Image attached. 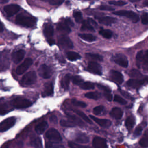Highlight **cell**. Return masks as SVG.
Here are the masks:
<instances>
[{"label":"cell","mask_w":148,"mask_h":148,"mask_svg":"<svg viewBox=\"0 0 148 148\" xmlns=\"http://www.w3.org/2000/svg\"><path fill=\"white\" fill-rule=\"evenodd\" d=\"M136 63L139 68H142L145 72H148V50H140L137 53Z\"/></svg>","instance_id":"1"},{"label":"cell","mask_w":148,"mask_h":148,"mask_svg":"<svg viewBox=\"0 0 148 148\" xmlns=\"http://www.w3.org/2000/svg\"><path fill=\"white\" fill-rule=\"evenodd\" d=\"M16 23L24 27H32L36 24V19L24 14H18L16 17Z\"/></svg>","instance_id":"2"},{"label":"cell","mask_w":148,"mask_h":148,"mask_svg":"<svg viewBox=\"0 0 148 148\" xmlns=\"http://www.w3.org/2000/svg\"><path fill=\"white\" fill-rule=\"evenodd\" d=\"M11 103L13 107L17 109H23L29 107L32 105V102L23 97H18L14 98L12 101Z\"/></svg>","instance_id":"3"},{"label":"cell","mask_w":148,"mask_h":148,"mask_svg":"<svg viewBox=\"0 0 148 148\" xmlns=\"http://www.w3.org/2000/svg\"><path fill=\"white\" fill-rule=\"evenodd\" d=\"M113 14L120 16L126 17L130 19L133 23H136L139 21V16L138 15L134 12L133 11L131 10H119L113 12Z\"/></svg>","instance_id":"4"},{"label":"cell","mask_w":148,"mask_h":148,"mask_svg":"<svg viewBox=\"0 0 148 148\" xmlns=\"http://www.w3.org/2000/svg\"><path fill=\"white\" fill-rule=\"evenodd\" d=\"M36 75L35 72L30 71L26 74H25L21 80V83L24 86H29L31 85L36 82Z\"/></svg>","instance_id":"5"},{"label":"cell","mask_w":148,"mask_h":148,"mask_svg":"<svg viewBox=\"0 0 148 148\" xmlns=\"http://www.w3.org/2000/svg\"><path fill=\"white\" fill-rule=\"evenodd\" d=\"M148 83V76L145 77L143 79H132L127 81V84L132 88H138L145 83Z\"/></svg>","instance_id":"6"},{"label":"cell","mask_w":148,"mask_h":148,"mask_svg":"<svg viewBox=\"0 0 148 148\" xmlns=\"http://www.w3.org/2000/svg\"><path fill=\"white\" fill-rule=\"evenodd\" d=\"M46 137L49 140L54 142H58L62 140L60 134L54 128L49 129L46 133Z\"/></svg>","instance_id":"7"},{"label":"cell","mask_w":148,"mask_h":148,"mask_svg":"<svg viewBox=\"0 0 148 148\" xmlns=\"http://www.w3.org/2000/svg\"><path fill=\"white\" fill-rule=\"evenodd\" d=\"M16 123V118L14 117H8L3 120L0 124V131L5 132L12 127Z\"/></svg>","instance_id":"8"},{"label":"cell","mask_w":148,"mask_h":148,"mask_svg":"<svg viewBox=\"0 0 148 148\" xmlns=\"http://www.w3.org/2000/svg\"><path fill=\"white\" fill-rule=\"evenodd\" d=\"M112 60L124 68H127L128 65V61L125 56L123 54H117L114 55L112 57Z\"/></svg>","instance_id":"9"},{"label":"cell","mask_w":148,"mask_h":148,"mask_svg":"<svg viewBox=\"0 0 148 148\" xmlns=\"http://www.w3.org/2000/svg\"><path fill=\"white\" fill-rule=\"evenodd\" d=\"M38 73L40 77L44 79H48L53 74V70L49 66L43 64L39 68Z\"/></svg>","instance_id":"10"},{"label":"cell","mask_w":148,"mask_h":148,"mask_svg":"<svg viewBox=\"0 0 148 148\" xmlns=\"http://www.w3.org/2000/svg\"><path fill=\"white\" fill-rule=\"evenodd\" d=\"M58 44L64 48L72 49L73 48V43L69 37L65 35H61L58 38Z\"/></svg>","instance_id":"11"},{"label":"cell","mask_w":148,"mask_h":148,"mask_svg":"<svg viewBox=\"0 0 148 148\" xmlns=\"http://www.w3.org/2000/svg\"><path fill=\"white\" fill-rule=\"evenodd\" d=\"M32 60L31 58H27L25 59L24 62L21 64L16 69V73L18 75H21L24 73L32 65Z\"/></svg>","instance_id":"12"},{"label":"cell","mask_w":148,"mask_h":148,"mask_svg":"<svg viewBox=\"0 0 148 148\" xmlns=\"http://www.w3.org/2000/svg\"><path fill=\"white\" fill-rule=\"evenodd\" d=\"M87 70L94 74L101 75L102 74V67L97 62L90 61L88 64Z\"/></svg>","instance_id":"13"},{"label":"cell","mask_w":148,"mask_h":148,"mask_svg":"<svg viewBox=\"0 0 148 148\" xmlns=\"http://www.w3.org/2000/svg\"><path fill=\"white\" fill-rule=\"evenodd\" d=\"M20 6L17 4L8 5L3 8V10L8 17H11L17 13L20 10Z\"/></svg>","instance_id":"14"},{"label":"cell","mask_w":148,"mask_h":148,"mask_svg":"<svg viewBox=\"0 0 148 148\" xmlns=\"http://www.w3.org/2000/svg\"><path fill=\"white\" fill-rule=\"evenodd\" d=\"M110 78L113 82L119 84H121L124 80L123 75L120 72L114 70H112L110 72Z\"/></svg>","instance_id":"15"},{"label":"cell","mask_w":148,"mask_h":148,"mask_svg":"<svg viewBox=\"0 0 148 148\" xmlns=\"http://www.w3.org/2000/svg\"><path fill=\"white\" fill-rule=\"evenodd\" d=\"M90 117L92 119V120H94L96 123H97L99 125H100L102 127L108 128L110 127L112 124V122L110 120L97 118L92 115H90Z\"/></svg>","instance_id":"16"},{"label":"cell","mask_w":148,"mask_h":148,"mask_svg":"<svg viewBox=\"0 0 148 148\" xmlns=\"http://www.w3.org/2000/svg\"><path fill=\"white\" fill-rule=\"evenodd\" d=\"M94 148H106V141L104 138L96 136L92 140Z\"/></svg>","instance_id":"17"},{"label":"cell","mask_w":148,"mask_h":148,"mask_svg":"<svg viewBox=\"0 0 148 148\" xmlns=\"http://www.w3.org/2000/svg\"><path fill=\"white\" fill-rule=\"evenodd\" d=\"M25 55V51L23 50H18L13 52L12 54V58L13 61L16 63L18 64L24 58Z\"/></svg>","instance_id":"18"},{"label":"cell","mask_w":148,"mask_h":148,"mask_svg":"<svg viewBox=\"0 0 148 148\" xmlns=\"http://www.w3.org/2000/svg\"><path fill=\"white\" fill-rule=\"evenodd\" d=\"M54 87L52 83H46L43 86V90L42 93L43 97L50 96L53 94Z\"/></svg>","instance_id":"19"},{"label":"cell","mask_w":148,"mask_h":148,"mask_svg":"<svg viewBox=\"0 0 148 148\" xmlns=\"http://www.w3.org/2000/svg\"><path fill=\"white\" fill-rule=\"evenodd\" d=\"M97 19L99 23L104 24L105 25H110L111 24L116 21V19L115 18L110 16L97 17Z\"/></svg>","instance_id":"20"},{"label":"cell","mask_w":148,"mask_h":148,"mask_svg":"<svg viewBox=\"0 0 148 148\" xmlns=\"http://www.w3.org/2000/svg\"><path fill=\"white\" fill-rule=\"evenodd\" d=\"M57 29L60 32L66 34H69L71 32L70 27L65 21L58 23L57 25Z\"/></svg>","instance_id":"21"},{"label":"cell","mask_w":148,"mask_h":148,"mask_svg":"<svg viewBox=\"0 0 148 148\" xmlns=\"http://www.w3.org/2000/svg\"><path fill=\"white\" fill-rule=\"evenodd\" d=\"M123 114V112L122 111V110L120 108L117 107L113 108L110 112V116L117 120L120 119L122 117Z\"/></svg>","instance_id":"22"},{"label":"cell","mask_w":148,"mask_h":148,"mask_svg":"<svg viewBox=\"0 0 148 148\" xmlns=\"http://www.w3.org/2000/svg\"><path fill=\"white\" fill-rule=\"evenodd\" d=\"M75 140L80 143H87L89 141V138L84 133L78 132L75 136Z\"/></svg>","instance_id":"23"},{"label":"cell","mask_w":148,"mask_h":148,"mask_svg":"<svg viewBox=\"0 0 148 148\" xmlns=\"http://www.w3.org/2000/svg\"><path fill=\"white\" fill-rule=\"evenodd\" d=\"M47 127V123L45 121H43L36 125L35 128V132L38 134H42L45 132Z\"/></svg>","instance_id":"24"},{"label":"cell","mask_w":148,"mask_h":148,"mask_svg":"<svg viewBox=\"0 0 148 148\" xmlns=\"http://www.w3.org/2000/svg\"><path fill=\"white\" fill-rule=\"evenodd\" d=\"M72 77L69 74H66L65 75L63 78L61 80V85L62 88L64 90H68L69 88V83L70 80H71Z\"/></svg>","instance_id":"25"},{"label":"cell","mask_w":148,"mask_h":148,"mask_svg":"<svg viewBox=\"0 0 148 148\" xmlns=\"http://www.w3.org/2000/svg\"><path fill=\"white\" fill-rule=\"evenodd\" d=\"M80 29L82 31H94V28L93 26L91 25V24L90 23V22L88 20L83 21Z\"/></svg>","instance_id":"26"},{"label":"cell","mask_w":148,"mask_h":148,"mask_svg":"<svg viewBox=\"0 0 148 148\" xmlns=\"http://www.w3.org/2000/svg\"><path fill=\"white\" fill-rule=\"evenodd\" d=\"M43 33L45 35L47 38H50L54 34V28L53 26L49 24H46L44 27Z\"/></svg>","instance_id":"27"},{"label":"cell","mask_w":148,"mask_h":148,"mask_svg":"<svg viewBox=\"0 0 148 148\" xmlns=\"http://www.w3.org/2000/svg\"><path fill=\"white\" fill-rule=\"evenodd\" d=\"M139 143L142 148H148V130L145 131Z\"/></svg>","instance_id":"28"},{"label":"cell","mask_w":148,"mask_h":148,"mask_svg":"<svg viewBox=\"0 0 148 148\" xmlns=\"http://www.w3.org/2000/svg\"><path fill=\"white\" fill-rule=\"evenodd\" d=\"M135 123V118L132 116H130L128 117H127V119H126L125 124L128 130H130L134 127Z\"/></svg>","instance_id":"29"},{"label":"cell","mask_w":148,"mask_h":148,"mask_svg":"<svg viewBox=\"0 0 148 148\" xmlns=\"http://www.w3.org/2000/svg\"><path fill=\"white\" fill-rule=\"evenodd\" d=\"M78 35L81 39L86 41L93 42L96 40L95 36L90 34H79Z\"/></svg>","instance_id":"30"},{"label":"cell","mask_w":148,"mask_h":148,"mask_svg":"<svg viewBox=\"0 0 148 148\" xmlns=\"http://www.w3.org/2000/svg\"><path fill=\"white\" fill-rule=\"evenodd\" d=\"M73 111L75 112V113L76 114H77L79 117H80L83 120H84L86 122L89 123V124H92V121L91 120L87 117V116H86V114L85 113H84L83 112L77 110V109H73Z\"/></svg>","instance_id":"31"},{"label":"cell","mask_w":148,"mask_h":148,"mask_svg":"<svg viewBox=\"0 0 148 148\" xmlns=\"http://www.w3.org/2000/svg\"><path fill=\"white\" fill-rule=\"evenodd\" d=\"M31 145L35 148H42V143L40 138L35 137L31 140Z\"/></svg>","instance_id":"32"},{"label":"cell","mask_w":148,"mask_h":148,"mask_svg":"<svg viewBox=\"0 0 148 148\" xmlns=\"http://www.w3.org/2000/svg\"><path fill=\"white\" fill-rule=\"evenodd\" d=\"M99 34L102 36L103 38L106 39H110L112 38L113 33L109 29H104L101 28L99 31Z\"/></svg>","instance_id":"33"},{"label":"cell","mask_w":148,"mask_h":148,"mask_svg":"<svg viewBox=\"0 0 148 148\" xmlns=\"http://www.w3.org/2000/svg\"><path fill=\"white\" fill-rule=\"evenodd\" d=\"M66 56L68 59L70 61H76V60H78L81 57L79 53L74 51L68 52Z\"/></svg>","instance_id":"34"},{"label":"cell","mask_w":148,"mask_h":148,"mask_svg":"<svg viewBox=\"0 0 148 148\" xmlns=\"http://www.w3.org/2000/svg\"><path fill=\"white\" fill-rule=\"evenodd\" d=\"M85 97L87 98L97 100L100 98L101 97V94L100 92H87L85 94Z\"/></svg>","instance_id":"35"},{"label":"cell","mask_w":148,"mask_h":148,"mask_svg":"<svg viewBox=\"0 0 148 148\" xmlns=\"http://www.w3.org/2000/svg\"><path fill=\"white\" fill-rule=\"evenodd\" d=\"M86 56L87 58H89L91 60H97V61H102L103 57L102 56L98 54H94V53H87L86 54Z\"/></svg>","instance_id":"36"},{"label":"cell","mask_w":148,"mask_h":148,"mask_svg":"<svg viewBox=\"0 0 148 148\" xmlns=\"http://www.w3.org/2000/svg\"><path fill=\"white\" fill-rule=\"evenodd\" d=\"M60 124L63 127H73L76 125V124L72 120H61L60 121Z\"/></svg>","instance_id":"37"},{"label":"cell","mask_w":148,"mask_h":148,"mask_svg":"<svg viewBox=\"0 0 148 148\" xmlns=\"http://www.w3.org/2000/svg\"><path fill=\"white\" fill-rule=\"evenodd\" d=\"M129 76L132 78H139L142 76V75L138 69H132L130 71Z\"/></svg>","instance_id":"38"},{"label":"cell","mask_w":148,"mask_h":148,"mask_svg":"<svg viewBox=\"0 0 148 148\" xmlns=\"http://www.w3.org/2000/svg\"><path fill=\"white\" fill-rule=\"evenodd\" d=\"M80 87L83 90H90L94 88V84L90 82H83L80 86Z\"/></svg>","instance_id":"39"},{"label":"cell","mask_w":148,"mask_h":148,"mask_svg":"<svg viewBox=\"0 0 148 148\" xmlns=\"http://www.w3.org/2000/svg\"><path fill=\"white\" fill-rule=\"evenodd\" d=\"M73 16L75 18V21L77 23H80L83 22V17H82V14L79 11H75L73 12Z\"/></svg>","instance_id":"40"},{"label":"cell","mask_w":148,"mask_h":148,"mask_svg":"<svg viewBox=\"0 0 148 148\" xmlns=\"http://www.w3.org/2000/svg\"><path fill=\"white\" fill-rule=\"evenodd\" d=\"M71 80H72V82H73V83L75 84H76V85L80 86L83 83V80L82 79L81 77H80L79 76H72L71 78Z\"/></svg>","instance_id":"41"},{"label":"cell","mask_w":148,"mask_h":148,"mask_svg":"<svg viewBox=\"0 0 148 148\" xmlns=\"http://www.w3.org/2000/svg\"><path fill=\"white\" fill-rule=\"evenodd\" d=\"M46 148H64L62 145L55 142H47L46 143Z\"/></svg>","instance_id":"42"},{"label":"cell","mask_w":148,"mask_h":148,"mask_svg":"<svg viewBox=\"0 0 148 148\" xmlns=\"http://www.w3.org/2000/svg\"><path fill=\"white\" fill-rule=\"evenodd\" d=\"M114 101L116 102L121 105H125L127 104V102L122 97H121L120 96L118 95H115L114 97Z\"/></svg>","instance_id":"43"},{"label":"cell","mask_w":148,"mask_h":148,"mask_svg":"<svg viewBox=\"0 0 148 148\" xmlns=\"http://www.w3.org/2000/svg\"><path fill=\"white\" fill-rule=\"evenodd\" d=\"M72 103L75 106H80V107H82V108H85L86 107L87 105L86 103H85L84 102H82V101H77L75 99H72Z\"/></svg>","instance_id":"44"},{"label":"cell","mask_w":148,"mask_h":148,"mask_svg":"<svg viewBox=\"0 0 148 148\" xmlns=\"http://www.w3.org/2000/svg\"><path fill=\"white\" fill-rule=\"evenodd\" d=\"M68 146L71 148H90L87 146H83L72 142H68Z\"/></svg>","instance_id":"45"},{"label":"cell","mask_w":148,"mask_h":148,"mask_svg":"<svg viewBox=\"0 0 148 148\" xmlns=\"http://www.w3.org/2000/svg\"><path fill=\"white\" fill-rule=\"evenodd\" d=\"M103 105H99V106H97L96 107H95L94 109H93V113L95 115H98V114H100L103 110Z\"/></svg>","instance_id":"46"},{"label":"cell","mask_w":148,"mask_h":148,"mask_svg":"<svg viewBox=\"0 0 148 148\" xmlns=\"http://www.w3.org/2000/svg\"><path fill=\"white\" fill-rule=\"evenodd\" d=\"M109 3L110 5H116V6H124V5H125L127 3L124 1H111L109 2Z\"/></svg>","instance_id":"47"},{"label":"cell","mask_w":148,"mask_h":148,"mask_svg":"<svg viewBox=\"0 0 148 148\" xmlns=\"http://www.w3.org/2000/svg\"><path fill=\"white\" fill-rule=\"evenodd\" d=\"M97 87L101 90H102L104 93L105 92H109V93H110L111 92V90L107 86H104V85H102V84H97Z\"/></svg>","instance_id":"48"},{"label":"cell","mask_w":148,"mask_h":148,"mask_svg":"<svg viewBox=\"0 0 148 148\" xmlns=\"http://www.w3.org/2000/svg\"><path fill=\"white\" fill-rule=\"evenodd\" d=\"M141 21L143 24H148V14L147 13H144L141 16Z\"/></svg>","instance_id":"49"},{"label":"cell","mask_w":148,"mask_h":148,"mask_svg":"<svg viewBox=\"0 0 148 148\" xmlns=\"http://www.w3.org/2000/svg\"><path fill=\"white\" fill-rule=\"evenodd\" d=\"M46 1L51 5H56V6L60 5L61 3L64 2V1H61V0H50V1Z\"/></svg>","instance_id":"50"},{"label":"cell","mask_w":148,"mask_h":148,"mask_svg":"<svg viewBox=\"0 0 148 148\" xmlns=\"http://www.w3.org/2000/svg\"><path fill=\"white\" fill-rule=\"evenodd\" d=\"M120 93L121 94V95L124 97L125 98L128 99H130V100H134V98L127 92L124 91V90H120Z\"/></svg>","instance_id":"51"},{"label":"cell","mask_w":148,"mask_h":148,"mask_svg":"<svg viewBox=\"0 0 148 148\" xmlns=\"http://www.w3.org/2000/svg\"><path fill=\"white\" fill-rule=\"evenodd\" d=\"M9 110H8V106L6 104H1V114L3 115L8 113Z\"/></svg>","instance_id":"52"},{"label":"cell","mask_w":148,"mask_h":148,"mask_svg":"<svg viewBox=\"0 0 148 148\" xmlns=\"http://www.w3.org/2000/svg\"><path fill=\"white\" fill-rule=\"evenodd\" d=\"M142 130L143 128L141 126H138V127H136L134 132V136L135 137H138V136H139L142 132Z\"/></svg>","instance_id":"53"},{"label":"cell","mask_w":148,"mask_h":148,"mask_svg":"<svg viewBox=\"0 0 148 148\" xmlns=\"http://www.w3.org/2000/svg\"><path fill=\"white\" fill-rule=\"evenodd\" d=\"M101 10H109V11H112L114 10V8L109 6H105V5H102L99 8Z\"/></svg>","instance_id":"54"},{"label":"cell","mask_w":148,"mask_h":148,"mask_svg":"<svg viewBox=\"0 0 148 148\" xmlns=\"http://www.w3.org/2000/svg\"><path fill=\"white\" fill-rule=\"evenodd\" d=\"M103 94H104V96L106 98L107 100H108L109 101H111V100L112 99V95L111 93L105 92Z\"/></svg>","instance_id":"55"},{"label":"cell","mask_w":148,"mask_h":148,"mask_svg":"<svg viewBox=\"0 0 148 148\" xmlns=\"http://www.w3.org/2000/svg\"><path fill=\"white\" fill-rule=\"evenodd\" d=\"M64 21L70 27V26H73V23L72 21L70 18H66L64 20Z\"/></svg>","instance_id":"56"},{"label":"cell","mask_w":148,"mask_h":148,"mask_svg":"<svg viewBox=\"0 0 148 148\" xmlns=\"http://www.w3.org/2000/svg\"><path fill=\"white\" fill-rule=\"evenodd\" d=\"M50 120L51 123H57V118L56 116H52L50 118Z\"/></svg>","instance_id":"57"},{"label":"cell","mask_w":148,"mask_h":148,"mask_svg":"<svg viewBox=\"0 0 148 148\" xmlns=\"http://www.w3.org/2000/svg\"><path fill=\"white\" fill-rule=\"evenodd\" d=\"M47 42H48V43H49L50 45H52L54 44V43H55L54 40L53 39H47Z\"/></svg>","instance_id":"58"},{"label":"cell","mask_w":148,"mask_h":148,"mask_svg":"<svg viewBox=\"0 0 148 148\" xmlns=\"http://www.w3.org/2000/svg\"><path fill=\"white\" fill-rule=\"evenodd\" d=\"M143 5L146 6H147L148 7V1H146L143 2Z\"/></svg>","instance_id":"59"},{"label":"cell","mask_w":148,"mask_h":148,"mask_svg":"<svg viewBox=\"0 0 148 148\" xmlns=\"http://www.w3.org/2000/svg\"><path fill=\"white\" fill-rule=\"evenodd\" d=\"M3 24H2V23H1V30H0V32H2V31H3Z\"/></svg>","instance_id":"60"},{"label":"cell","mask_w":148,"mask_h":148,"mask_svg":"<svg viewBox=\"0 0 148 148\" xmlns=\"http://www.w3.org/2000/svg\"><path fill=\"white\" fill-rule=\"evenodd\" d=\"M8 2V1H2V0H1V3H6V2Z\"/></svg>","instance_id":"61"}]
</instances>
